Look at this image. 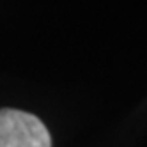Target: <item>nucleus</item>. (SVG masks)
I'll return each mask as SVG.
<instances>
[{
    "mask_svg": "<svg viewBox=\"0 0 147 147\" xmlns=\"http://www.w3.org/2000/svg\"><path fill=\"white\" fill-rule=\"evenodd\" d=\"M0 147H51L46 126L22 110H0Z\"/></svg>",
    "mask_w": 147,
    "mask_h": 147,
    "instance_id": "1",
    "label": "nucleus"
}]
</instances>
